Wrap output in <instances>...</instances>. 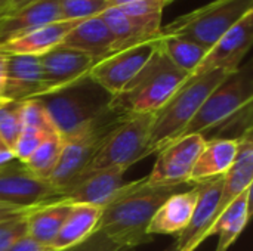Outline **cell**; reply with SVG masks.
<instances>
[{
  "instance_id": "obj_1",
  "label": "cell",
  "mask_w": 253,
  "mask_h": 251,
  "mask_svg": "<svg viewBox=\"0 0 253 251\" xmlns=\"http://www.w3.org/2000/svg\"><path fill=\"white\" fill-rule=\"evenodd\" d=\"M179 188L150 186L145 178L127 182L117 197L101 210L96 231L132 251L150 243L153 238L147 234V228L154 213Z\"/></svg>"
},
{
  "instance_id": "obj_2",
  "label": "cell",
  "mask_w": 253,
  "mask_h": 251,
  "mask_svg": "<svg viewBox=\"0 0 253 251\" xmlns=\"http://www.w3.org/2000/svg\"><path fill=\"white\" fill-rule=\"evenodd\" d=\"M187 78L188 74L176 68L157 44L133 80L111 98L110 108L122 115L156 114Z\"/></svg>"
},
{
  "instance_id": "obj_3",
  "label": "cell",
  "mask_w": 253,
  "mask_h": 251,
  "mask_svg": "<svg viewBox=\"0 0 253 251\" xmlns=\"http://www.w3.org/2000/svg\"><path fill=\"white\" fill-rule=\"evenodd\" d=\"M227 75L228 72L219 70L188 75L168 102L154 114L148 139V155L157 154L163 146L182 135L202 104Z\"/></svg>"
},
{
  "instance_id": "obj_4",
  "label": "cell",
  "mask_w": 253,
  "mask_h": 251,
  "mask_svg": "<svg viewBox=\"0 0 253 251\" xmlns=\"http://www.w3.org/2000/svg\"><path fill=\"white\" fill-rule=\"evenodd\" d=\"M111 98L113 95L86 75L70 86L34 99H40L44 105L56 133L64 141L105 112Z\"/></svg>"
},
{
  "instance_id": "obj_5",
  "label": "cell",
  "mask_w": 253,
  "mask_h": 251,
  "mask_svg": "<svg viewBox=\"0 0 253 251\" xmlns=\"http://www.w3.org/2000/svg\"><path fill=\"white\" fill-rule=\"evenodd\" d=\"M111 108L95 118L89 126L64 139V146L58 164L49 178L50 185L58 191V197L70 189L86 172L92 160L96 157L110 133L126 118Z\"/></svg>"
},
{
  "instance_id": "obj_6",
  "label": "cell",
  "mask_w": 253,
  "mask_h": 251,
  "mask_svg": "<svg viewBox=\"0 0 253 251\" xmlns=\"http://www.w3.org/2000/svg\"><path fill=\"white\" fill-rule=\"evenodd\" d=\"M249 12L253 0H213L162 27L160 34L181 36L209 50Z\"/></svg>"
},
{
  "instance_id": "obj_7",
  "label": "cell",
  "mask_w": 253,
  "mask_h": 251,
  "mask_svg": "<svg viewBox=\"0 0 253 251\" xmlns=\"http://www.w3.org/2000/svg\"><path fill=\"white\" fill-rule=\"evenodd\" d=\"M253 104V74L251 62L228 74L199 108L182 135L199 133L203 138L213 129ZM181 135V136H182Z\"/></svg>"
},
{
  "instance_id": "obj_8",
  "label": "cell",
  "mask_w": 253,
  "mask_h": 251,
  "mask_svg": "<svg viewBox=\"0 0 253 251\" xmlns=\"http://www.w3.org/2000/svg\"><path fill=\"white\" fill-rule=\"evenodd\" d=\"M154 114L127 115L107 138L86 173L108 167L129 169L148 155V139ZM83 175V176H84ZM82 176V178H83Z\"/></svg>"
},
{
  "instance_id": "obj_9",
  "label": "cell",
  "mask_w": 253,
  "mask_h": 251,
  "mask_svg": "<svg viewBox=\"0 0 253 251\" xmlns=\"http://www.w3.org/2000/svg\"><path fill=\"white\" fill-rule=\"evenodd\" d=\"M205 138L199 133L182 135L163 146L151 173L145 178L150 186H182L188 183L193 166L205 146Z\"/></svg>"
},
{
  "instance_id": "obj_10",
  "label": "cell",
  "mask_w": 253,
  "mask_h": 251,
  "mask_svg": "<svg viewBox=\"0 0 253 251\" xmlns=\"http://www.w3.org/2000/svg\"><path fill=\"white\" fill-rule=\"evenodd\" d=\"M156 49L157 40H151L113 52L92 67L89 77L110 95L116 96L142 70Z\"/></svg>"
},
{
  "instance_id": "obj_11",
  "label": "cell",
  "mask_w": 253,
  "mask_h": 251,
  "mask_svg": "<svg viewBox=\"0 0 253 251\" xmlns=\"http://www.w3.org/2000/svg\"><path fill=\"white\" fill-rule=\"evenodd\" d=\"M58 198L49 180L33 175L24 163L12 158L0 167V201L18 207H37Z\"/></svg>"
},
{
  "instance_id": "obj_12",
  "label": "cell",
  "mask_w": 253,
  "mask_h": 251,
  "mask_svg": "<svg viewBox=\"0 0 253 251\" xmlns=\"http://www.w3.org/2000/svg\"><path fill=\"white\" fill-rule=\"evenodd\" d=\"M253 43V12H249L233 28H230L205 55L202 64L193 74L213 70L228 74L242 67V61L251 50Z\"/></svg>"
},
{
  "instance_id": "obj_13",
  "label": "cell",
  "mask_w": 253,
  "mask_h": 251,
  "mask_svg": "<svg viewBox=\"0 0 253 251\" xmlns=\"http://www.w3.org/2000/svg\"><path fill=\"white\" fill-rule=\"evenodd\" d=\"M39 59L43 75L42 95L55 92L82 80L83 77L89 75L92 67L96 64L92 56L64 44H59L40 55Z\"/></svg>"
},
{
  "instance_id": "obj_14",
  "label": "cell",
  "mask_w": 253,
  "mask_h": 251,
  "mask_svg": "<svg viewBox=\"0 0 253 251\" xmlns=\"http://www.w3.org/2000/svg\"><path fill=\"white\" fill-rule=\"evenodd\" d=\"M125 173L126 169L123 167H108L86 173L56 200L71 204H87L102 210L126 186Z\"/></svg>"
},
{
  "instance_id": "obj_15",
  "label": "cell",
  "mask_w": 253,
  "mask_h": 251,
  "mask_svg": "<svg viewBox=\"0 0 253 251\" xmlns=\"http://www.w3.org/2000/svg\"><path fill=\"white\" fill-rule=\"evenodd\" d=\"M224 176L196 183L197 203L188 226L176 235L173 243L178 251H194L205 241V234L212 226L222 192Z\"/></svg>"
},
{
  "instance_id": "obj_16",
  "label": "cell",
  "mask_w": 253,
  "mask_h": 251,
  "mask_svg": "<svg viewBox=\"0 0 253 251\" xmlns=\"http://www.w3.org/2000/svg\"><path fill=\"white\" fill-rule=\"evenodd\" d=\"M4 58L6 75L1 101L24 102L39 98L43 93V75L39 56L9 55Z\"/></svg>"
},
{
  "instance_id": "obj_17",
  "label": "cell",
  "mask_w": 253,
  "mask_h": 251,
  "mask_svg": "<svg viewBox=\"0 0 253 251\" xmlns=\"http://www.w3.org/2000/svg\"><path fill=\"white\" fill-rule=\"evenodd\" d=\"M59 19L58 0H33L0 16V44Z\"/></svg>"
},
{
  "instance_id": "obj_18",
  "label": "cell",
  "mask_w": 253,
  "mask_h": 251,
  "mask_svg": "<svg viewBox=\"0 0 253 251\" xmlns=\"http://www.w3.org/2000/svg\"><path fill=\"white\" fill-rule=\"evenodd\" d=\"M80 21H65L59 19L49 22L39 28H34L25 34H21L12 40L0 44V55H28L40 56L50 49L59 46L65 36L77 25Z\"/></svg>"
},
{
  "instance_id": "obj_19",
  "label": "cell",
  "mask_w": 253,
  "mask_h": 251,
  "mask_svg": "<svg viewBox=\"0 0 253 251\" xmlns=\"http://www.w3.org/2000/svg\"><path fill=\"white\" fill-rule=\"evenodd\" d=\"M197 203V188L170 195L154 213L147 234L153 235H179L190 223Z\"/></svg>"
},
{
  "instance_id": "obj_20",
  "label": "cell",
  "mask_w": 253,
  "mask_h": 251,
  "mask_svg": "<svg viewBox=\"0 0 253 251\" xmlns=\"http://www.w3.org/2000/svg\"><path fill=\"white\" fill-rule=\"evenodd\" d=\"M61 44L83 52L98 62L114 52L116 40L99 15L77 22V25L65 36Z\"/></svg>"
},
{
  "instance_id": "obj_21",
  "label": "cell",
  "mask_w": 253,
  "mask_h": 251,
  "mask_svg": "<svg viewBox=\"0 0 253 251\" xmlns=\"http://www.w3.org/2000/svg\"><path fill=\"white\" fill-rule=\"evenodd\" d=\"M239 141L237 139H209L205 142L202 152L199 154L188 183H200L209 179L225 176L233 166L237 155Z\"/></svg>"
},
{
  "instance_id": "obj_22",
  "label": "cell",
  "mask_w": 253,
  "mask_h": 251,
  "mask_svg": "<svg viewBox=\"0 0 253 251\" xmlns=\"http://www.w3.org/2000/svg\"><path fill=\"white\" fill-rule=\"evenodd\" d=\"M251 197L252 188L239 195L215 220L205 235V240L212 235H218V244L215 251H227L245 231L251 217Z\"/></svg>"
},
{
  "instance_id": "obj_23",
  "label": "cell",
  "mask_w": 253,
  "mask_h": 251,
  "mask_svg": "<svg viewBox=\"0 0 253 251\" xmlns=\"http://www.w3.org/2000/svg\"><path fill=\"white\" fill-rule=\"evenodd\" d=\"M71 207V203L61 200L39 206L27 216V237L42 246L50 247Z\"/></svg>"
},
{
  "instance_id": "obj_24",
  "label": "cell",
  "mask_w": 253,
  "mask_h": 251,
  "mask_svg": "<svg viewBox=\"0 0 253 251\" xmlns=\"http://www.w3.org/2000/svg\"><path fill=\"white\" fill-rule=\"evenodd\" d=\"M99 217L101 209L87 204H73L50 247L55 251H64L84 241L96 231Z\"/></svg>"
},
{
  "instance_id": "obj_25",
  "label": "cell",
  "mask_w": 253,
  "mask_h": 251,
  "mask_svg": "<svg viewBox=\"0 0 253 251\" xmlns=\"http://www.w3.org/2000/svg\"><path fill=\"white\" fill-rule=\"evenodd\" d=\"M104 22L110 28L111 34L114 36L116 40V47L114 52L144 43V41H151L157 40L160 37V33L148 28L147 25L129 18L123 12L108 7L102 15Z\"/></svg>"
},
{
  "instance_id": "obj_26",
  "label": "cell",
  "mask_w": 253,
  "mask_h": 251,
  "mask_svg": "<svg viewBox=\"0 0 253 251\" xmlns=\"http://www.w3.org/2000/svg\"><path fill=\"white\" fill-rule=\"evenodd\" d=\"M157 44L160 50L166 55V58L176 68L187 72L188 75H191L197 70L208 52L203 46L181 36L160 34V37L157 38Z\"/></svg>"
},
{
  "instance_id": "obj_27",
  "label": "cell",
  "mask_w": 253,
  "mask_h": 251,
  "mask_svg": "<svg viewBox=\"0 0 253 251\" xmlns=\"http://www.w3.org/2000/svg\"><path fill=\"white\" fill-rule=\"evenodd\" d=\"M110 7H114L129 18L147 25L160 33L163 9L169 4L168 0H108Z\"/></svg>"
},
{
  "instance_id": "obj_28",
  "label": "cell",
  "mask_w": 253,
  "mask_h": 251,
  "mask_svg": "<svg viewBox=\"0 0 253 251\" xmlns=\"http://www.w3.org/2000/svg\"><path fill=\"white\" fill-rule=\"evenodd\" d=\"M62 146H64L62 138L58 133H52L24 161V166L37 178L49 180L58 164Z\"/></svg>"
},
{
  "instance_id": "obj_29",
  "label": "cell",
  "mask_w": 253,
  "mask_h": 251,
  "mask_svg": "<svg viewBox=\"0 0 253 251\" xmlns=\"http://www.w3.org/2000/svg\"><path fill=\"white\" fill-rule=\"evenodd\" d=\"M21 108L22 102L0 101V138L10 152L22 132Z\"/></svg>"
},
{
  "instance_id": "obj_30",
  "label": "cell",
  "mask_w": 253,
  "mask_h": 251,
  "mask_svg": "<svg viewBox=\"0 0 253 251\" xmlns=\"http://www.w3.org/2000/svg\"><path fill=\"white\" fill-rule=\"evenodd\" d=\"M61 18L65 21H83L102 15L108 7V0H58Z\"/></svg>"
},
{
  "instance_id": "obj_31",
  "label": "cell",
  "mask_w": 253,
  "mask_h": 251,
  "mask_svg": "<svg viewBox=\"0 0 253 251\" xmlns=\"http://www.w3.org/2000/svg\"><path fill=\"white\" fill-rule=\"evenodd\" d=\"M21 120H22V129H37L47 133H55V127L52 124V120L44 108V105L40 102V99H28L22 102L21 108Z\"/></svg>"
},
{
  "instance_id": "obj_32",
  "label": "cell",
  "mask_w": 253,
  "mask_h": 251,
  "mask_svg": "<svg viewBox=\"0 0 253 251\" xmlns=\"http://www.w3.org/2000/svg\"><path fill=\"white\" fill-rule=\"evenodd\" d=\"M56 133V132H55ZM52 133H47V132H43V130H37V129H28V127H24L13 149H12V155L15 160L24 163L36 149L37 146Z\"/></svg>"
},
{
  "instance_id": "obj_33",
  "label": "cell",
  "mask_w": 253,
  "mask_h": 251,
  "mask_svg": "<svg viewBox=\"0 0 253 251\" xmlns=\"http://www.w3.org/2000/svg\"><path fill=\"white\" fill-rule=\"evenodd\" d=\"M27 216L0 222V251H7L27 237Z\"/></svg>"
},
{
  "instance_id": "obj_34",
  "label": "cell",
  "mask_w": 253,
  "mask_h": 251,
  "mask_svg": "<svg viewBox=\"0 0 253 251\" xmlns=\"http://www.w3.org/2000/svg\"><path fill=\"white\" fill-rule=\"evenodd\" d=\"M64 251H132L117 243H114L113 240H110L104 232L101 231H95L92 235H89L84 241L67 249Z\"/></svg>"
},
{
  "instance_id": "obj_35",
  "label": "cell",
  "mask_w": 253,
  "mask_h": 251,
  "mask_svg": "<svg viewBox=\"0 0 253 251\" xmlns=\"http://www.w3.org/2000/svg\"><path fill=\"white\" fill-rule=\"evenodd\" d=\"M37 207H18V206H12V204H6L0 201V222L16 219V217H24L30 215L33 210H36Z\"/></svg>"
},
{
  "instance_id": "obj_36",
  "label": "cell",
  "mask_w": 253,
  "mask_h": 251,
  "mask_svg": "<svg viewBox=\"0 0 253 251\" xmlns=\"http://www.w3.org/2000/svg\"><path fill=\"white\" fill-rule=\"evenodd\" d=\"M7 251H55L52 247L47 246H42L36 241H33L30 237H24L22 240H19L16 244H13Z\"/></svg>"
},
{
  "instance_id": "obj_37",
  "label": "cell",
  "mask_w": 253,
  "mask_h": 251,
  "mask_svg": "<svg viewBox=\"0 0 253 251\" xmlns=\"http://www.w3.org/2000/svg\"><path fill=\"white\" fill-rule=\"evenodd\" d=\"M4 75H6V58L0 55V101H1L3 86H4Z\"/></svg>"
},
{
  "instance_id": "obj_38",
  "label": "cell",
  "mask_w": 253,
  "mask_h": 251,
  "mask_svg": "<svg viewBox=\"0 0 253 251\" xmlns=\"http://www.w3.org/2000/svg\"><path fill=\"white\" fill-rule=\"evenodd\" d=\"M30 1H33V0H12L10 4H9L7 12H10V10H13V9H18V7H21V6H24V4H27V3H30ZM7 12H6V13H7Z\"/></svg>"
},
{
  "instance_id": "obj_39",
  "label": "cell",
  "mask_w": 253,
  "mask_h": 251,
  "mask_svg": "<svg viewBox=\"0 0 253 251\" xmlns=\"http://www.w3.org/2000/svg\"><path fill=\"white\" fill-rule=\"evenodd\" d=\"M10 1H12V0H0V16H1L3 13H6V12H7Z\"/></svg>"
},
{
  "instance_id": "obj_40",
  "label": "cell",
  "mask_w": 253,
  "mask_h": 251,
  "mask_svg": "<svg viewBox=\"0 0 253 251\" xmlns=\"http://www.w3.org/2000/svg\"><path fill=\"white\" fill-rule=\"evenodd\" d=\"M163 251H178V250H176V246H175V244H172L170 247H168L166 250H163Z\"/></svg>"
},
{
  "instance_id": "obj_41",
  "label": "cell",
  "mask_w": 253,
  "mask_h": 251,
  "mask_svg": "<svg viewBox=\"0 0 253 251\" xmlns=\"http://www.w3.org/2000/svg\"><path fill=\"white\" fill-rule=\"evenodd\" d=\"M168 1H169V3H172V1H175V0H168Z\"/></svg>"
}]
</instances>
